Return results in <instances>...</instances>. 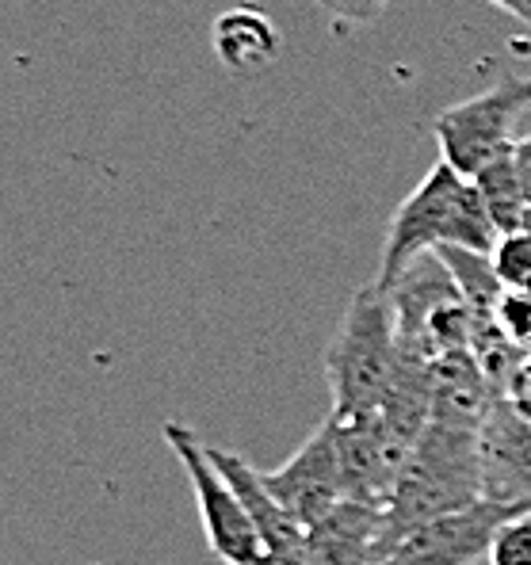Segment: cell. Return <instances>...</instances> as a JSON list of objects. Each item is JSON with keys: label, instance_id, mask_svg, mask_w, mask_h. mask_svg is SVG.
Masks as SVG:
<instances>
[{"label": "cell", "instance_id": "obj_19", "mask_svg": "<svg viewBox=\"0 0 531 565\" xmlns=\"http://www.w3.org/2000/svg\"><path fill=\"white\" fill-rule=\"evenodd\" d=\"M512 161H517V177H520V188H524V199L531 206V135H524L512 149Z\"/></svg>", "mask_w": 531, "mask_h": 565}, {"label": "cell", "instance_id": "obj_10", "mask_svg": "<svg viewBox=\"0 0 531 565\" xmlns=\"http://www.w3.org/2000/svg\"><path fill=\"white\" fill-rule=\"evenodd\" d=\"M310 565H383L390 554L386 504L340 501L321 523L306 531Z\"/></svg>", "mask_w": 531, "mask_h": 565}, {"label": "cell", "instance_id": "obj_1", "mask_svg": "<svg viewBox=\"0 0 531 565\" xmlns=\"http://www.w3.org/2000/svg\"><path fill=\"white\" fill-rule=\"evenodd\" d=\"M497 234L475 180L455 172L447 161H439L417 188L410 191L402 206L394 211L383 241V260H379L375 282L383 290L402 279V271L413 260L439 248H475V253H493Z\"/></svg>", "mask_w": 531, "mask_h": 565}, {"label": "cell", "instance_id": "obj_5", "mask_svg": "<svg viewBox=\"0 0 531 565\" xmlns=\"http://www.w3.org/2000/svg\"><path fill=\"white\" fill-rule=\"evenodd\" d=\"M531 111V81L505 77L486 93L463 99L455 107H444L433 122L439 146V161H447L463 177H475L489 161L512 153L517 127Z\"/></svg>", "mask_w": 531, "mask_h": 565}, {"label": "cell", "instance_id": "obj_6", "mask_svg": "<svg viewBox=\"0 0 531 565\" xmlns=\"http://www.w3.org/2000/svg\"><path fill=\"white\" fill-rule=\"evenodd\" d=\"M164 444L172 447V455H177L188 481H192L199 523H203V535H206V543H211L214 558L222 565L261 562V554H264L261 531H256V523L248 516L245 501L237 497V489L230 486V478L219 470L211 447L180 420L164 424Z\"/></svg>", "mask_w": 531, "mask_h": 565}, {"label": "cell", "instance_id": "obj_13", "mask_svg": "<svg viewBox=\"0 0 531 565\" xmlns=\"http://www.w3.org/2000/svg\"><path fill=\"white\" fill-rule=\"evenodd\" d=\"M439 260L459 282L463 298L475 306L478 313H493L505 295V282L493 268V253H475V248H439Z\"/></svg>", "mask_w": 531, "mask_h": 565}, {"label": "cell", "instance_id": "obj_7", "mask_svg": "<svg viewBox=\"0 0 531 565\" xmlns=\"http://www.w3.org/2000/svg\"><path fill=\"white\" fill-rule=\"evenodd\" d=\"M520 509L501 501H475L459 512L436 516L421 527H413L410 535H402L383 565H478L489 558L497 531L505 527Z\"/></svg>", "mask_w": 531, "mask_h": 565}, {"label": "cell", "instance_id": "obj_21", "mask_svg": "<svg viewBox=\"0 0 531 565\" xmlns=\"http://www.w3.org/2000/svg\"><path fill=\"white\" fill-rule=\"evenodd\" d=\"M486 4L501 8V12H509L512 20H520V23H528V28H531V0H486Z\"/></svg>", "mask_w": 531, "mask_h": 565}, {"label": "cell", "instance_id": "obj_22", "mask_svg": "<svg viewBox=\"0 0 531 565\" xmlns=\"http://www.w3.org/2000/svg\"><path fill=\"white\" fill-rule=\"evenodd\" d=\"M520 230H528V234H531V206L524 211V226H520Z\"/></svg>", "mask_w": 531, "mask_h": 565}, {"label": "cell", "instance_id": "obj_11", "mask_svg": "<svg viewBox=\"0 0 531 565\" xmlns=\"http://www.w3.org/2000/svg\"><path fill=\"white\" fill-rule=\"evenodd\" d=\"M214 54L234 73H261L284 50V35L261 8H230L214 20Z\"/></svg>", "mask_w": 531, "mask_h": 565}, {"label": "cell", "instance_id": "obj_8", "mask_svg": "<svg viewBox=\"0 0 531 565\" xmlns=\"http://www.w3.org/2000/svg\"><path fill=\"white\" fill-rule=\"evenodd\" d=\"M264 486L284 504L287 516H295L306 531L326 520L340 501H348L344 473H340V455H337L333 417L321 420L318 431L290 455L284 467L264 473Z\"/></svg>", "mask_w": 531, "mask_h": 565}, {"label": "cell", "instance_id": "obj_12", "mask_svg": "<svg viewBox=\"0 0 531 565\" xmlns=\"http://www.w3.org/2000/svg\"><path fill=\"white\" fill-rule=\"evenodd\" d=\"M517 149V146H512ZM475 188L478 195H482L489 218H493L497 234H517L520 226H524V211H528V199H524V188H520V177H517V161H512V153L497 157V161H489L486 169H478L475 177Z\"/></svg>", "mask_w": 531, "mask_h": 565}, {"label": "cell", "instance_id": "obj_14", "mask_svg": "<svg viewBox=\"0 0 531 565\" xmlns=\"http://www.w3.org/2000/svg\"><path fill=\"white\" fill-rule=\"evenodd\" d=\"M493 268L501 276L505 290H531V234L517 230L505 234L493 248Z\"/></svg>", "mask_w": 531, "mask_h": 565}, {"label": "cell", "instance_id": "obj_20", "mask_svg": "<svg viewBox=\"0 0 531 565\" xmlns=\"http://www.w3.org/2000/svg\"><path fill=\"white\" fill-rule=\"evenodd\" d=\"M256 565H310L306 551H264Z\"/></svg>", "mask_w": 531, "mask_h": 565}, {"label": "cell", "instance_id": "obj_9", "mask_svg": "<svg viewBox=\"0 0 531 565\" xmlns=\"http://www.w3.org/2000/svg\"><path fill=\"white\" fill-rule=\"evenodd\" d=\"M482 493L531 512V420L512 413L505 397L482 424Z\"/></svg>", "mask_w": 531, "mask_h": 565}, {"label": "cell", "instance_id": "obj_15", "mask_svg": "<svg viewBox=\"0 0 531 565\" xmlns=\"http://www.w3.org/2000/svg\"><path fill=\"white\" fill-rule=\"evenodd\" d=\"M489 565H531V512H517L489 546Z\"/></svg>", "mask_w": 531, "mask_h": 565}, {"label": "cell", "instance_id": "obj_4", "mask_svg": "<svg viewBox=\"0 0 531 565\" xmlns=\"http://www.w3.org/2000/svg\"><path fill=\"white\" fill-rule=\"evenodd\" d=\"M390 302H394L402 352L425 363L447 352H470L478 321L489 318L463 298L459 282L436 253L421 256L402 271V279L390 287Z\"/></svg>", "mask_w": 531, "mask_h": 565}, {"label": "cell", "instance_id": "obj_16", "mask_svg": "<svg viewBox=\"0 0 531 565\" xmlns=\"http://www.w3.org/2000/svg\"><path fill=\"white\" fill-rule=\"evenodd\" d=\"M493 318L520 352H531V290H505Z\"/></svg>", "mask_w": 531, "mask_h": 565}, {"label": "cell", "instance_id": "obj_18", "mask_svg": "<svg viewBox=\"0 0 531 565\" xmlns=\"http://www.w3.org/2000/svg\"><path fill=\"white\" fill-rule=\"evenodd\" d=\"M505 402L512 405V413L531 420V352L520 355L517 371H512L509 386H505Z\"/></svg>", "mask_w": 531, "mask_h": 565}, {"label": "cell", "instance_id": "obj_2", "mask_svg": "<svg viewBox=\"0 0 531 565\" xmlns=\"http://www.w3.org/2000/svg\"><path fill=\"white\" fill-rule=\"evenodd\" d=\"M482 428L433 420L386 497L390 546L421 523L482 501Z\"/></svg>", "mask_w": 531, "mask_h": 565}, {"label": "cell", "instance_id": "obj_3", "mask_svg": "<svg viewBox=\"0 0 531 565\" xmlns=\"http://www.w3.org/2000/svg\"><path fill=\"white\" fill-rule=\"evenodd\" d=\"M402 363L405 352L402 340H397L390 290L371 279L363 290H355L333 344L326 348V375L329 394H333L329 417L352 420L375 413L390 394V386L397 382Z\"/></svg>", "mask_w": 531, "mask_h": 565}, {"label": "cell", "instance_id": "obj_17", "mask_svg": "<svg viewBox=\"0 0 531 565\" xmlns=\"http://www.w3.org/2000/svg\"><path fill=\"white\" fill-rule=\"evenodd\" d=\"M329 20L337 23L340 31L344 28H360V23H371L383 15L386 0H314Z\"/></svg>", "mask_w": 531, "mask_h": 565}]
</instances>
